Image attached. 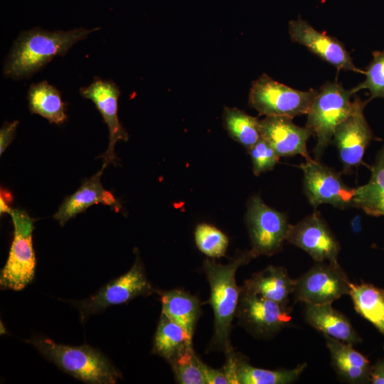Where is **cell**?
<instances>
[{
  "label": "cell",
  "instance_id": "cell-24",
  "mask_svg": "<svg viewBox=\"0 0 384 384\" xmlns=\"http://www.w3.org/2000/svg\"><path fill=\"white\" fill-rule=\"evenodd\" d=\"M27 97L31 113L38 114L50 123L56 124H62L66 119L65 103L60 92L47 81L32 84Z\"/></svg>",
  "mask_w": 384,
  "mask_h": 384
},
{
  "label": "cell",
  "instance_id": "cell-21",
  "mask_svg": "<svg viewBox=\"0 0 384 384\" xmlns=\"http://www.w3.org/2000/svg\"><path fill=\"white\" fill-rule=\"evenodd\" d=\"M156 292L160 296L161 313L181 326L193 338L201 314L198 299L181 289Z\"/></svg>",
  "mask_w": 384,
  "mask_h": 384
},
{
  "label": "cell",
  "instance_id": "cell-25",
  "mask_svg": "<svg viewBox=\"0 0 384 384\" xmlns=\"http://www.w3.org/2000/svg\"><path fill=\"white\" fill-rule=\"evenodd\" d=\"M354 309L384 335V289L370 284H351Z\"/></svg>",
  "mask_w": 384,
  "mask_h": 384
},
{
  "label": "cell",
  "instance_id": "cell-4",
  "mask_svg": "<svg viewBox=\"0 0 384 384\" xmlns=\"http://www.w3.org/2000/svg\"><path fill=\"white\" fill-rule=\"evenodd\" d=\"M352 95L351 90H346L337 82H326L317 90L306 114V127L316 138L315 159L320 160L336 127L351 114L353 106Z\"/></svg>",
  "mask_w": 384,
  "mask_h": 384
},
{
  "label": "cell",
  "instance_id": "cell-23",
  "mask_svg": "<svg viewBox=\"0 0 384 384\" xmlns=\"http://www.w3.org/2000/svg\"><path fill=\"white\" fill-rule=\"evenodd\" d=\"M193 338L176 322L161 313L154 335L152 352L170 363L192 345Z\"/></svg>",
  "mask_w": 384,
  "mask_h": 384
},
{
  "label": "cell",
  "instance_id": "cell-35",
  "mask_svg": "<svg viewBox=\"0 0 384 384\" xmlns=\"http://www.w3.org/2000/svg\"><path fill=\"white\" fill-rule=\"evenodd\" d=\"M351 230L354 233H358L361 231V218L359 215H356L351 221Z\"/></svg>",
  "mask_w": 384,
  "mask_h": 384
},
{
  "label": "cell",
  "instance_id": "cell-15",
  "mask_svg": "<svg viewBox=\"0 0 384 384\" xmlns=\"http://www.w3.org/2000/svg\"><path fill=\"white\" fill-rule=\"evenodd\" d=\"M80 95L92 100L102 116L109 129V144L103 159V168H105L115 159L114 146L117 142H126L129 137L122 126L117 115L118 99L120 91L117 85L111 80H104L95 78L87 87H81Z\"/></svg>",
  "mask_w": 384,
  "mask_h": 384
},
{
  "label": "cell",
  "instance_id": "cell-20",
  "mask_svg": "<svg viewBox=\"0 0 384 384\" xmlns=\"http://www.w3.org/2000/svg\"><path fill=\"white\" fill-rule=\"evenodd\" d=\"M297 279L290 277L283 267L270 265L245 281L242 287L253 294L288 306Z\"/></svg>",
  "mask_w": 384,
  "mask_h": 384
},
{
  "label": "cell",
  "instance_id": "cell-27",
  "mask_svg": "<svg viewBox=\"0 0 384 384\" xmlns=\"http://www.w3.org/2000/svg\"><path fill=\"white\" fill-rule=\"evenodd\" d=\"M223 117L229 135L245 148H251L261 137L260 121L244 111L225 107Z\"/></svg>",
  "mask_w": 384,
  "mask_h": 384
},
{
  "label": "cell",
  "instance_id": "cell-31",
  "mask_svg": "<svg viewBox=\"0 0 384 384\" xmlns=\"http://www.w3.org/2000/svg\"><path fill=\"white\" fill-rule=\"evenodd\" d=\"M249 153L255 176L272 170L279 159L271 145L262 137L249 149Z\"/></svg>",
  "mask_w": 384,
  "mask_h": 384
},
{
  "label": "cell",
  "instance_id": "cell-2",
  "mask_svg": "<svg viewBox=\"0 0 384 384\" xmlns=\"http://www.w3.org/2000/svg\"><path fill=\"white\" fill-rule=\"evenodd\" d=\"M95 29L83 28L48 31L40 28L22 32L15 41L4 68V74L14 79L28 78L54 57L66 54L76 43Z\"/></svg>",
  "mask_w": 384,
  "mask_h": 384
},
{
  "label": "cell",
  "instance_id": "cell-16",
  "mask_svg": "<svg viewBox=\"0 0 384 384\" xmlns=\"http://www.w3.org/2000/svg\"><path fill=\"white\" fill-rule=\"evenodd\" d=\"M260 135L281 156L302 155L310 158L306 143L312 134L307 127L296 125L292 119L281 116H266L260 120Z\"/></svg>",
  "mask_w": 384,
  "mask_h": 384
},
{
  "label": "cell",
  "instance_id": "cell-32",
  "mask_svg": "<svg viewBox=\"0 0 384 384\" xmlns=\"http://www.w3.org/2000/svg\"><path fill=\"white\" fill-rule=\"evenodd\" d=\"M200 365L206 384H228L230 383L228 375L223 369H215L204 363L201 360Z\"/></svg>",
  "mask_w": 384,
  "mask_h": 384
},
{
  "label": "cell",
  "instance_id": "cell-29",
  "mask_svg": "<svg viewBox=\"0 0 384 384\" xmlns=\"http://www.w3.org/2000/svg\"><path fill=\"white\" fill-rule=\"evenodd\" d=\"M195 241L198 248L210 258L223 257L228 246V237L215 227L201 223L195 230Z\"/></svg>",
  "mask_w": 384,
  "mask_h": 384
},
{
  "label": "cell",
  "instance_id": "cell-7",
  "mask_svg": "<svg viewBox=\"0 0 384 384\" xmlns=\"http://www.w3.org/2000/svg\"><path fill=\"white\" fill-rule=\"evenodd\" d=\"M245 221L254 257L279 251L291 226L283 213L267 206L258 196L250 199Z\"/></svg>",
  "mask_w": 384,
  "mask_h": 384
},
{
  "label": "cell",
  "instance_id": "cell-26",
  "mask_svg": "<svg viewBox=\"0 0 384 384\" xmlns=\"http://www.w3.org/2000/svg\"><path fill=\"white\" fill-rule=\"evenodd\" d=\"M306 367L304 363L292 369L267 370L254 367L237 358L236 380L240 384H287L295 381Z\"/></svg>",
  "mask_w": 384,
  "mask_h": 384
},
{
  "label": "cell",
  "instance_id": "cell-17",
  "mask_svg": "<svg viewBox=\"0 0 384 384\" xmlns=\"http://www.w3.org/2000/svg\"><path fill=\"white\" fill-rule=\"evenodd\" d=\"M104 169L102 167L100 171L83 182L74 193L65 198L53 215L61 226L95 204L100 203L117 209L118 204L114 196L101 183Z\"/></svg>",
  "mask_w": 384,
  "mask_h": 384
},
{
  "label": "cell",
  "instance_id": "cell-36",
  "mask_svg": "<svg viewBox=\"0 0 384 384\" xmlns=\"http://www.w3.org/2000/svg\"><path fill=\"white\" fill-rule=\"evenodd\" d=\"M12 208L9 206L8 201H5V198L2 194H1L0 198V212L2 213H9L10 214Z\"/></svg>",
  "mask_w": 384,
  "mask_h": 384
},
{
  "label": "cell",
  "instance_id": "cell-19",
  "mask_svg": "<svg viewBox=\"0 0 384 384\" xmlns=\"http://www.w3.org/2000/svg\"><path fill=\"white\" fill-rule=\"evenodd\" d=\"M332 366L337 375L350 383L370 381L371 367L368 358L346 343L324 335Z\"/></svg>",
  "mask_w": 384,
  "mask_h": 384
},
{
  "label": "cell",
  "instance_id": "cell-34",
  "mask_svg": "<svg viewBox=\"0 0 384 384\" xmlns=\"http://www.w3.org/2000/svg\"><path fill=\"white\" fill-rule=\"evenodd\" d=\"M370 382L373 384H384V359L378 360L371 367Z\"/></svg>",
  "mask_w": 384,
  "mask_h": 384
},
{
  "label": "cell",
  "instance_id": "cell-6",
  "mask_svg": "<svg viewBox=\"0 0 384 384\" xmlns=\"http://www.w3.org/2000/svg\"><path fill=\"white\" fill-rule=\"evenodd\" d=\"M14 233L7 261L1 270V289L19 291L33 279L36 257L32 243L33 220L24 210L13 209L10 213Z\"/></svg>",
  "mask_w": 384,
  "mask_h": 384
},
{
  "label": "cell",
  "instance_id": "cell-33",
  "mask_svg": "<svg viewBox=\"0 0 384 384\" xmlns=\"http://www.w3.org/2000/svg\"><path fill=\"white\" fill-rule=\"evenodd\" d=\"M18 121L5 123L0 130V154L1 155L15 137Z\"/></svg>",
  "mask_w": 384,
  "mask_h": 384
},
{
  "label": "cell",
  "instance_id": "cell-13",
  "mask_svg": "<svg viewBox=\"0 0 384 384\" xmlns=\"http://www.w3.org/2000/svg\"><path fill=\"white\" fill-rule=\"evenodd\" d=\"M287 241L307 252L316 262H338L339 242L318 211L291 225Z\"/></svg>",
  "mask_w": 384,
  "mask_h": 384
},
{
  "label": "cell",
  "instance_id": "cell-28",
  "mask_svg": "<svg viewBox=\"0 0 384 384\" xmlns=\"http://www.w3.org/2000/svg\"><path fill=\"white\" fill-rule=\"evenodd\" d=\"M200 361L193 346L177 356L169 363L176 381L181 384H206Z\"/></svg>",
  "mask_w": 384,
  "mask_h": 384
},
{
  "label": "cell",
  "instance_id": "cell-5",
  "mask_svg": "<svg viewBox=\"0 0 384 384\" xmlns=\"http://www.w3.org/2000/svg\"><path fill=\"white\" fill-rule=\"evenodd\" d=\"M316 92L293 89L262 74L252 82L248 102L261 115L292 119L307 114Z\"/></svg>",
  "mask_w": 384,
  "mask_h": 384
},
{
  "label": "cell",
  "instance_id": "cell-12",
  "mask_svg": "<svg viewBox=\"0 0 384 384\" xmlns=\"http://www.w3.org/2000/svg\"><path fill=\"white\" fill-rule=\"evenodd\" d=\"M353 102L351 114L336 127L332 138L346 174L362 163L366 149L373 139V132L363 113L369 100L363 101L356 97Z\"/></svg>",
  "mask_w": 384,
  "mask_h": 384
},
{
  "label": "cell",
  "instance_id": "cell-18",
  "mask_svg": "<svg viewBox=\"0 0 384 384\" xmlns=\"http://www.w3.org/2000/svg\"><path fill=\"white\" fill-rule=\"evenodd\" d=\"M304 315L306 321L324 335L353 346L361 341L349 320L331 303H304Z\"/></svg>",
  "mask_w": 384,
  "mask_h": 384
},
{
  "label": "cell",
  "instance_id": "cell-30",
  "mask_svg": "<svg viewBox=\"0 0 384 384\" xmlns=\"http://www.w3.org/2000/svg\"><path fill=\"white\" fill-rule=\"evenodd\" d=\"M365 80L357 86L351 89L352 94L361 90H368L370 97L384 99V50L373 52V59L364 70Z\"/></svg>",
  "mask_w": 384,
  "mask_h": 384
},
{
  "label": "cell",
  "instance_id": "cell-3",
  "mask_svg": "<svg viewBox=\"0 0 384 384\" xmlns=\"http://www.w3.org/2000/svg\"><path fill=\"white\" fill-rule=\"evenodd\" d=\"M30 343L48 361L75 378L91 384H114L121 373L99 351L88 346H68L50 338H34Z\"/></svg>",
  "mask_w": 384,
  "mask_h": 384
},
{
  "label": "cell",
  "instance_id": "cell-14",
  "mask_svg": "<svg viewBox=\"0 0 384 384\" xmlns=\"http://www.w3.org/2000/svg\"><path fill=\"white\" fill-rule=\"evenodd\" d=\"M289 33L293 42L305 46L338 70L364 74V70L356 67L349 53L340 41L324 32L316 30L307 21L300 18L289 21Z\"/></svg>",
  "mask_w": 384,
  "mask_h": 384
},
{
  "label": "cell",
  "instance_id": "cell-8",
  "mask_svg": "<svg viewBox=\"0 0 384 384\" xmlns=\"http://www.w3.org/2000/svg\"><path fill=\"white\" fill-rule=\"evenodd\" d=\"M156 292L149 281L139 255L130 270L110 281L94 295L75 302L80 318L84 320L91 314L106 308L127 302L139 296H148Z\"/></svg>",
  "mask_w": 384,
  "mask_h": 384
},
{
  "label": "cell",
  "instance_id": "cell-1",
  "mask_svg": "<svg viewBox=\"0 0 384 384\" xmlns=\"http://www.w3.org/2000/svg\"><path fill=\"white\" fill-rule=\"evenodd\" d=\"M255 258L250 250L238 251L225 265L213 258L206 259L203 270L210 289V296L205 304H210L214 314L213 334L209 344L211 350L228 354L233 351L230 342L232 324L236 316L241 287L236 283L238 269Z\"/></svg>",
  "mask_w": 384,
  "mask_h": 384
},
{
  "label": "cell",
  "instance_id": "cell-9",
  "mask_svg": "<svg viewBox=\"0 0 384 384\" xmlns=\"http://www.w3.org/2000/svg\"><path fill=\"white\" fill-rule=\"evenodd\" d=\"M305 160L299 165L304 174V190L315 209L321 204L340 209L352 206L354 188L346 185L338 173L315 159Z\"/></svg>",
  "mask_w": 384,
  "mask_h": 384
},
{
  "label": "cell",
  "instance_id": "cell-10",
  "mask_svg": "<svg viewBox=\"0 0 384 384\" xmlns=\"http://www.w3.org/2000/svg\"><path fill=\"white\" fill-rule=\"evenodd\" d=\"M351 284L338 262H318L297 279L294 294L304 303L332 304L349 295Z\"/></svg>",
  "mask_w": 384,
  "mask_h": 384
},
{
  "label": "cell",
  "instance_id": "cell-22",
  "mask_svg": "<svg viewBox=\"0 0 384 384\" xmlns=\"http://www.w3.org/2000/svg\"><path fill=\"white\" fill-rule=\"evenodd\" d=\"M352 206L370 215H384V145L370 167L368 182L354 188Z\"/></svg>",
  "mask_w": 384,
  "mask_h": 384
},
{
  "label": "cell",
  "instance_id": "cell-11",
  "mask_svg": "<svg viewBox=\"0 0 384 384\" xmlns=\"http://www.w3.org/2000/svg\"><path fill=\"white\" fill-rule=\"evenodd\" d=\"M289 306L245 290L242 286L236 317L247 331L260 337L273 336L290 321Z\"/></svg>",
  "mask_w": 384,
  "mask_h": 384
}]
</instances>
